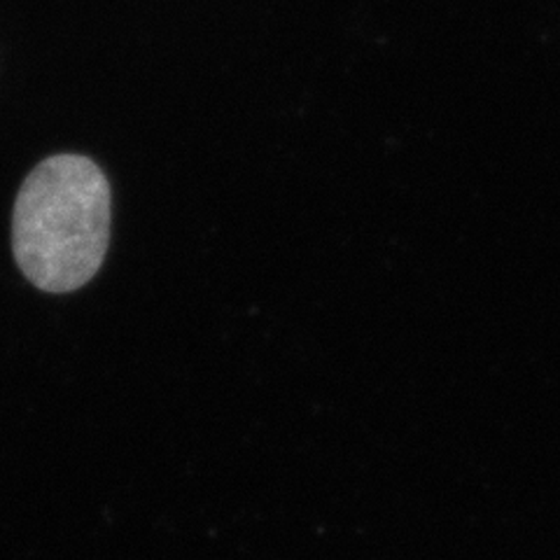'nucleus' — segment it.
<instances>
[{"instance_id": "nucleus-1", "label": "nucleus", "mask_w": 560, "mask_h": 560, "mask_svg": "<svg viewBox=\"0 0 560 560\" xmlns=\"http://www.w3.org/2000/svg\"><path fill=\"white\" fill-rule=\"evenodd\" d=\"M110 183L86 156L35 166L14 203L12 248L35 288L73 292L98 273L110 243Z\"/></svg>"}]
</instances>
